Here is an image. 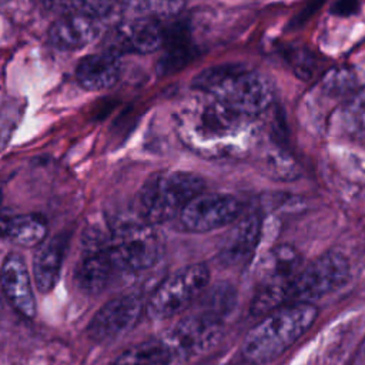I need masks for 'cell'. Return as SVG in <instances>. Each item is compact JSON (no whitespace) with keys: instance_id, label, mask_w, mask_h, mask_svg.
Listing matches in <instances>:
<instances>
[{"instance_id":"cell-30","label":"cell","mask_w":365,"mask_h":365,"mask_svg":"<svg viewBox=\"0 0 365 365\" xmlns=\"http://www.w3.org/2000/svg\"><path fill=\"white\" fill-rule=\"evenodd\" d=\"M0 204H1V192H0Z\"/></svg>"},{"instance_id":"cell-23","label":"cell","mask_w":365,"mask_h":365,"mask_svg":"<svg viewBox=\"0 0 365 365\" xmlns=\"http://www.w3.org/2000/svg\"><path fill=\"white\" fill-rule=\"evenodd\" d=\"M165 56L158 61V73L161 76H168L181 70L187 63H190L194 57L191 46L185 43V40H178L168 43Z\"/></svg>"},{"instance_id":"cell-10","label":"cell","mask_w":365,"mask_h":365,"mask_svg":"<svg viewBox=\"0 0 365 365\" xmlns=\"http://www.w3.org/2000/svg\"><path fill=\"white\" fill-rule=\"evenodd\" d=\"M107 235L108 231L94 225L84 232L81 258L74 278L78 288L86 294L101 292L115 272L107 251Z\"/></svg>"},{"instance_id":"cell-21","label":"cell","mask_w":365,"mask_h":365,"mask_svg":"<svg viewBox=\"0 0 365 365\" xmlns=\"http://www.w3.org/2000/svg\"><path fill=\"white\" fill-rule=\"evenodd\" d=\"M125 7L144 17H170L180 13L187 0H123Z\"/></svg>"},{"instance_id":"cell-26","label":"cell","mask_w":365,"mask_h":365,"mask_svg":"<svg viewBox=\"0 0 365 365\" xmlns=\"http://www.w3.org/2000/svg\"><path fill=\"white\" fill-rule=\"evenodd\" d=\"M352 77L348 71H344V70H339V71H335L332 73L327 81H325V87L328 91H334L336 96L339 94H344L346 93V90H349L352 87Z\"/></svg>"},{"instance_id":"cell-15","label":"cell","mask_w":365,"mask_h":365,"mask_svg":"<svg viewBox=\"0 0 365 365\" xmlns=\"http://www.w3.org/2000/svg\"><path fill=\"white\" fill-rule=\"evenodd\" d=\"M261 222L258 215L250 212L240 215L224 238L217 259L224 267L245 264L254 254L259 241Z\"/></svg>"},{"instance_id":"cell-28","label":"cell","mask_w":365,"mask_h":365,"mask_svg":"<svg viewBox=\"0 0 365 365\" xmlns=\"http://www.w3.org/2000/svg\"><path fill=\"white\" fill-rule=\"evenodd\" d=\"M325 0H309L307 3V6L295 16V19L292 20V24H302L304 21H307L324 3Z\"/></svg>"},{"instance_id":"cell-29","label":"cell","mask_w":365,"mask_h":365,"mask_svg":"<svg viewBox=\"0 0 365 365\" xmlns=\"http://www.w3.org/2000/svg\"><path fill=\"white\" fill-rule=\"evenodd\" d=\"M41 3L50 10H61L68 13L71 9V0H41Z\"/></svg>"},{"instance_id":"cell-9","label":"cell","mask_w":365,"mask_h":365,"mask_svg":"<svg viewBox=\"0 0 365 365\" xmlns=\"http://www.w3.org/2000/svg\"><path fill=\"white\" fill-rule=\"evenodd\" d=\"M221 335V318L202 311L182 317L161 341L171 352V356L191 358L211 349Z\"/></svg>"},{"instance_id":"cell-20","label":"cell","mask_w":365,"mask_h":365,"mask_svg":"<svg viewBox=\"0 0 365 365\" xmlns=\"http://www.w3.org/2000/svg\"><path fill=\"white\" fill-rule=\"evenodd\" d=\"M171 352L163 341L148 339L121 352L111 365H168Z\"/></svg>"},{"instance_id":"cell-24","label":"cell","mask_w":365,"mask_h":365,"mask_svg":"<svg viewBox=\"0 0 365 365\" xmlns=\"http://www.w3.org/2000/svg\"><path fill=\"white\" fill-rule=\"evenodd\" d=\"M118 0H71L70 11H81L101 19L108 14Z\"/></svg>"},{"instance_id":"cell-25","label":"cell","mask_w":365,"mask_h":365,"mask_svg":"<svg viewBox=\"0 0 365 365\" xmlns=\"http://www.w3.org/2000/svg\"><path fill=\"white\" fill-rule=\"evenodd\" d=\"M291 64L301 78H308L312 74V56L307 50H298L291 54Z\"/></svg>"},{"instance_id":"cell-6","label":"cell","mask_w":365,"mask_h":365,"mask_svg":"<svg viewBox=\"0 0 365 365\" xmlns=\"http://www.w3.org/2000/svg\"><path fill=\"white\" fill-rule=\"evenodd\" d=\"M349 277V262L339 251H327L315 258L285 284L287 304H312L327 294L341 288Z\"/></svg>"},{"instance_id":"cell-13","label":"cell","mask_w":365,"mask_h":365,"mask_svg":"<svg viewBox=\"0 0 365 365\" xmlns=\"http://www.w3.org/2000/svg\"><path fill=\"white\" fill-rule=\"evenodd\" d=\"M0 285L10 305L24 318H34L36 298L29 268L19 252H10L0 268Z\"/></svg>"},{"instance_id":"cell-4","label":"cell","mask_w":365,"mask_h":365,"mask_svg":"<svg viewBox=\"0 0 365 365\" xmlns=\"http://www.w3.org/2000/svg\"><path fill=\"white\" fill-rule=\"evenodd\" d=\"M201 175L191 171L164 170L151 174L137 195L138 215L150 225L167 222L181 212L185 204L204 191Z\"/></svg>"},{"instance_id":"cell-19","label":"cell","mask_w":365,"mask_h":365,"mask_svg":"<svg viewBox=\"0 0 365 365\" xmlns=\"http://www.w3.org/2000/svg\"><path fill=\"white\" fill-rule=\"evenodd\" d=\"M47 222L38 214L4 215L3 238L21 247H37L46 240Z\"/></svg>"},{"instance_id":"cell-1","label":"cell","mask_w":365,"mask_h":365,"mask_svg":"<svg viewBox=\"0 0 365 365\" xmlns=\"http://www.w3.org/2000/svg\"><path fill=\"white\" fill-rule=\"evenodd\" d=\"M255 120L215 98L198 94L180 114V130L187 141L202 151L225 153L242 145Z\"/></svg>"},{"instance_id":"cell-7","label":"cell","mask_w":365,"mask_h":365,"mask_svg":"<svg viewBox=\"0 0 365 365\" xmlns=\"http://www.w3.org/2000/svg\"><path fill=\"white\" fill-rule=\"evenodd\" d=\"M210 269L205 264H191L164 278L148 298L145 312L161 321L187 309L207 289Z\"/></svg>"},{"instance_id":"cell-11","label":"cell","mask_w":365,"mask_h":365,"mask_svg":"<svg viewBox=\"0 0 365 365\" xmlns=\"http://www.w3.org/2000/svg\"><path fill=\"white\" fill-rule=\"evenodd\" d=\"M144 302L137 294H123L106 302L91 318L88 335L97 342H108L131 331L138 322Z\"/></svg>"},{"instance_id":"cell-16","label":"cell","mask_w":365,"mask_h":365,"mask_svg":"<svg viewBox=\"0 0 365 365\" xmlns=\"http://www.w3.org/2000/svg\"><path fill=\"white\" fill-rule=\"evenodd\" d=\"M120 74V57L111 50L86 56L76 68L78 84L88 91H103L113 87L118 81Z\"/></svg>"},{"instance_id":"cell-5","label":"cell","mask_w":365,"mask_h":365,"mask_svg":"<svg viewBox=\"0 0 365 365\" xmlns=\"http://www.w3.org/2000/svg\"><path fill=\"white\" fill-rule=\"evenodd\" d=\"M153 227L140 218L118 222L108 230L107 251L115 271H144L160 259L163 245Z\"/></svg>"},{"instance_id":"cell-12","label":"cell","mask_w":365,"mask_h":365,"mask_svg":"<svg viewBox=\"0 0 365 365\" xmlns=\"http://www.w3.org/2000/svg\"><path fill=\"white\" fill-rule=\"evenodd\" d=\"M167 29L155 19L137 16L121 21L111 33V51L148 54L165 46Z\"/></svg>"},{"instance_id":"cell-17","label":"cell","mask_w":365,"mask_h":365,"mask_svg":"<svg viewBox=\"0 0 365 365\" xmlns=\"http://www.w3.org/2000/svg\"><path fill=\"white\" fill-rule=\"evenodd\" d=\"M66 244L67 241L64 235H56L44 240L36 247L33 257V277L37 289L43 294L50 292L60 278Z\"/></svg>"},{"instance_id":"cell-8","label":"cell","mask_w":365,"mask_h":365,"mask_svg":"<svg viewBox=\"0 0 365 365\" xmlns=\"http://www.w3.org/2000/svg\"><path fill=\"white\" fill-rule=\"evenodd\" d=\"M242 212L240 200L225 192H198L178 214L180 225L188 232H210L232 224Z\"/></svg>"},{"instance_id":"cell-22","label":"cell","mask_w":365,"mask_h":365,"mask_svg":"<svg viewBox=\"0 0 365 365\" xmlns=\"http://www.w3.org/2000/svg\"><path fill=\"white\" fill-rule=\"evenodd\" d=\"M344 123L348 133L365 144V88L354 96L344 110Z\"/></svg>"},{"instance_id":"cell-27","label":"cell","mask_w":365,"mask_h":365,"mask_svg":"<svg viewBox=\"0 0 365 365\" xmlns=\"http://www.w3.org/2000/svg\"><path fill=\"white\" fill-rule=\"evenodd\" d=\"M359 10V0H335L331 7V13L338 17H349Z\"/></svg>"},{"instance_id":"cell-14","label":"cell","mask_w":365,"mask_h":365,"mask_svg":"<svg viewBox=\"0 0 365 365\" xmlns=\"http://www.w3.org/2000/svg\"><path fill=\"white\" fill-rule=\"evenodd\" d=\"M100 33L98 17L81 11H68L50 26L48 41L57 50L71 51L88 46Z\"/></svg>"},{"instance_id":"cell-18","label":"cell","mask_w":365,"mask_h":365,"mask_svg":"<svg viewBox=\"0 0 365 365\" xmlns=\"http://www.w3.org/2000/svg\"><path fill=\"white\" fill-rule=\"evenodd\" d=\"M302 267V257L288 244H281L269 250L258 268L259 285L287 284Z\"/></svg>"},{"instance_id":"cell-2","label":"cell","mask_w":365,"mask_h":365,"mask_svg":"<svg viewBox=\"0 0 365 365\" xmlns=\"http://www.w3.org/2000/svg\"><path fill=\"white\" fill-rule=\"evenodd\" d=\"M197 94L215 98L257 120L274 101L269 80L244 64L228 63L208 67L192 80Z\"/></svg>"},{"instance_id":"cell-3","label":"cell","mask_w":365,"mask_h":365,"mask_svg":"<svg viewBox=\"0 0 365 365\" xmlns=\"http://www.w3.org/2000/svg\"><path fill=\"white\" fill-rule=\"evenodd\" d=\"M317 315L314 304H287L265 314L245 335L242 356L254 365L274 361L311 328Z\"/></svg>"}]
</instances>
